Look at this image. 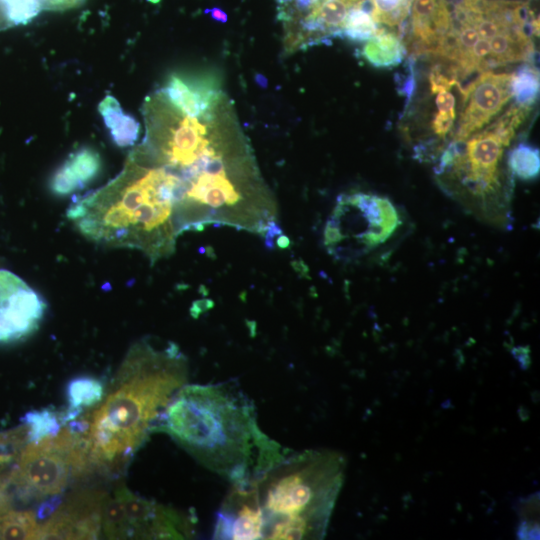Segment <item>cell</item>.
I'll return each mask as SVG.
<instances>
[{
  "instance_id": "obj_1",
  "label": "cell",
  "mask_w": 540,
  "mask_h": 540,
  "mask_svg": "<svg viewBox=\"0 0 540 540\" xmlns=\"http://www.w3.org/2000/svg\"><path fill=\"white\" fill-rule=\"evenodd\" d=\"M200 464L232 485L259 479L288 453L262 431L237 383H186L157 423Z\"/></svg>"
},
{
  "instance_id": "obj_2",
  "label": "cell",
  "mask_w": 540,
  "mask_h": 540,
  "mask_svg": "<svg viewBox=\"0 0 540 540\" xmlns=\"http://www.w3.org/2000/svg\"><path fill=\"white\" fill-rule=\"evenodd\" d=\"M180 178L135 148L120 173L76 200L67 217L94 243L142 252L151 264L171 256L180 236L175 205Z\"/></svg>"
},
{
  "instance_id": "obj_3",
  "label": "cell",
  "mask_w": 540,
  "mask_h": 540,
  "mask_svg": "<svg viewBox=\"0 0 540 540\" xmlns=\"http://www.w3.org/2000/svg\"><path fill=\"white\" fill-rule=\"evenodd\" d=\"M187 379V358L175 343L156 346L142 339L133 344L109 393L87 420L84 435L91 468L123 467L155 432Z\"/></svg>"
},
{
  "instance_id": "obj_4",
  "label": "cell",
  "mask_w": 540,
  "mask_h": 540,
  "mask_svg": "<svg viewBox=\"0 0 540 540\" xmlns=\"http://www.w3.org/2000/svg\"><path fill=\"white\" fill-rule=\"evenodd\" d=\"M346 462L334 450L289 452L255 481L264 539H322L342 488Z\"/></svg>"
},
{
  "instance_id": "obj_5",
  "label": "cell",
  "mask_w": 540,
  "mask_h": 540,
  "mask_svg": "<svg viewBox=\"0 0 540 540\" xmlns=\"http://www.w3.org/2000/svg\"><path fill=\"white\" fill-rule=\"evenodd\" d=\"M528 113L512 105L494 124L462 142H451L434 172L441 186L465 210L499 228L512 224L511 194L503 179L504 150Z\"/></svg>"
},
{
  "instance_id": "obj_6",
  "label": "cell",
  "mask_w": 540,
  "mask_h": 540,
  "mask_svg": "<svg viewBox=\"0 0 540 540\" xmlns=\"http://www.w3.org/2000/svg\"><path fill=\"white\" fill-rule=\"evenodd\" d=\"M406 225V217L389 198L373 193L342 194L328 217L323 242L329 254L350 261L384 252Z\"/></svg>"
},
{
  "instance_id": "obj_7",
  "label": "cell",
  "mask_w": 540,
  "mask_h": 540,
  "mask_svg": "<svg viewBox=\"0 0 540 540\" xmlns=\"http://www.w3.org/2000/svg\"><path fill=\"white\" fill-rule=\"evenodd\" d=\"M91 469L84 433L63 427L56 435L28 442L15 467L3 481L24 498H48L61 494L72 477Z\"/></svg>"
},
{
  "instance_id": "obj_8",
  "label": "cell",
  "mask_w": 540,
  "mask_h": 540,
  "mask_svg": "<svg viewBox=\"0 0 540 540\" xmlns=\"http://www.w3.org/2000/svg\"><path fill=\"white\" fill-rule=\"evenodd\" d=\"M114 495L120 500L126 539H185L193 535L189 516L131 492L122 486Z\"/></svg>"
},
{
  "instance_id": "obj_9",
  "label": "cell",
  "mask_w": 540,
  "mask_h": 540,
  "mask_svg": "<svg viewBox=\"0 0 540 540\" xmlns=\"http://www.w3.org/2000/svg\"><path fill=\"white\" fill-rule=\"evenodd\" d=\"M46 311L43 297L14 273L0 269V343L35 332Z\"/></svg>"
},
{
  "instance_id": "obj_10",
  "label": "cell",
  "mask_w": 540,
  "mask_h": 540,
  "mask_svg": "<svg viewBox=\"0 0 540 540\" xmlns=\"http://www.w3.org/2000/svg\"><path fill=\"white\" fill-rule=\"evenodd\" d=\"M107 495L85 489L70 495L43 524L37 539H97Z\"/></svg>"
},
{
  "instance_id": "obj_11",
  "label": "cell",
  "mask_w": 540,
  "mask_h": 540,
  "mask_svg": "<svg viewBox=\"0 0 540 540\" xmlns=\"http://www.w3.org/2000/svg\"><path fill=\"white\" fill-rule=\"evenodd\" d=\"M511 73L487 71L460 91L463 106L452 142H462L480 131L512 97Z\"/></svg>"
},
{
  "instance_id": "obj_12",
  "label": "cell",
  "mask_w": 540,
  "mask_h": 540,
  "mask_svg": "<svg viewBox=\"0 0 540 540\" xmlns=\"http://www.w3.org/2000/svg\"><path fill=\"white\" fill-rule=\"evenodd\" d=\"M265 522L255 481L234 484L215 516L214 539H264Z\"/></svg>"
},
{
  "instance_id": "obj_13",
  "label": "cell",
  "mask_w": 540,
  "mask_h": 540,
  "mask_svg": "<svg viewBox=\"0 0 540 540\" xmlns=\"http://www.w3.org/2000/svg\"><path fill=\"white\" fill-rule=\"evenodd\" d=\"M411 46L415 53H433L451 23L447 0H413Z\"/></svg>"
},
{
  "instance_id": "obj_14",
  "label": "cell",
  "mask_w": 540,
  "mask_h": 540,
  "mask_svg": "<svg viewBox=\"0 0 540 540\" xmlns=\"http://www.w3.org/2000/svg\"><path fill=\"white\" fill-rule=\"evenodd\" d=\"M160 92L181 113L196 118L205 116L219 95L212 80H189L178 75L170 76Z\"/></svg>"
},
{
  "instance_id": "obj_15",
  "label": "cell",
  "mask_w": 540,
  "mask_h": 540,
  "mask_svg": "<svg viewBox=\"0 0 540 540\" xmlns=\"http://www.w3.org/2000/svg\"><path fill=\"white\" fill-rule=\"evenodd\" d=\"M99 153L83 147L71 153L54 171L49 182L51 192L56 196H67L83 189L100 173Z\"/></svg>"
},
{
  "instance_id": "obj_16",
  "label": "cell",
  "mask_w": 540,
  "mask_h": 540,
  "mask_svg": "<svg viewBox=\"0 0 540 540\" xmlns=\"http://www.w3.org/2000/svg\"><path fill=\"white\" fill-rule=\"evenodd\" d=\"M363 0H320L301 22V34L306 37L341 35L348 13Z\"/></svg>"
},
{
  "instance_id": "obj_17",
  "label": "cell",
  "mask_w": 540,
  "mask_h": 540,
  "mask_svg": "<svg viewBox=\"0 0 540 540\" xmlns=\"http://www.w3.org/2000/svg\"><path fill=\"white\" fill-rule=\"evenodd\" d=\"M362 54L374 67L389 68L402 61L406 55V47L400 36L379 28L376 34L366 41Z\"/></svg>"
},
{
  "instance_id": "obj_18",
  "label": "cell",
  "mask_w": 540,
  "mask_h": 540,
  "mask_svg": "<svg viewBox=\"0 0 540 540\" xmlns=\"http://www.w3.org/2000/svg\"><path fill=\"white\" fill-rule=\"evenodd\" d=\"M99 111L110 131V135L118 146H131L139 137L140 124L132 116L126 114L118 101L107 96L99 105Z\"/></svg>"
},
{
  "instance_id": "obj_19",
  "label": "cell",
  "mask_w": 540,
  "mask_h": 540,
  "mask_svg": "<svg viewBox=\"0 0 540 540\" xmlns=\"http://www.w3.org/2000/svg\"><path fill=\"white\" fill-rule=\"evenodd\" d=\"M104 395V385L99 379L81 376L70 380L67 385L68 410L64 414V422L77 418L84 408L99 404Z\"/></svg>"
},
{
  "instance_id": "obj_20",
  "label": "cell",
  "mask_w": 540,
  "mask_h": 540,
  "mask_svg": "<svg viewBox=\"0 0 540 540\" xmlns=\"http://www.w3.org/2000/svg\"><path fill=\"white\" fill-rule=\"evenodd\" d=\"M506 164L514 177L524 181L533 180L540 172L539 149L521 142L509 151Z\"/></svg>"
},
{
  "instance_id": "obj_21",
  "label": "cell",
  "mask_w": 540,
  "mask_h": 540,
  "mask_svg": "<svg viewBox=\"0 0 540 540\" xmlns=\"http://www.w3.org/2000/svg\"><path fill=\"white\" fill-rule=\"evenodd\" d=\"M37 520L32 511L9 510L0 517V539H37Z\"/></svg>"
},
{
  "instance_id": "obj_22",
  "label": "cell",
  "mask_w": 540,
  "mask_h": 540,
  "mask_svg": "<svg viewBox=\"0 0 540 540\" xmlns=\"http://www.w3.org/2000/svg\"><path fill=\"white\" fill-rule=\"evenodd\" d=\"M21 421L28 427V442H36L48 436L56 435L64 424V414L43 408L27 412Z\"/></svg>"
},
{
  "instance_id": "obj_23",
  "label": "cell",
  "mask_w": 540,
  "mask_h": 540,
  "mask_svg": "<svg viewBox=\"0 0 540 540\" xmlns=\"http://www.w3.org/2000/svg\"><path fill=\"white\" fill-rule=\"evenodd\" d=\"M539 72L530 64L512 73L511 93L515 104L532 108L539 94Z\"/></svg>"
},
{
  "instance_id": "obj_24",
  "label": "cell",
  "mask_w": 540,
  "mask_h": 540,
  "mask_svg": "<svg viewBox=\"0 0 540 540\" xmlns=\"http://www.w3.org/2000/svg\"><path fill=\"white\" fill-rule=\"evenodd\" d=\"M371 17L377 24L400 26L409 16L413 0H369Z\"/></svg>"
},
{
  "instance_id": "obj_25",
  "label": "cell",
  "mask_w": 540,
  "mask_h": 540,
  "mask_svg": "<svg viewBox=\"0 0 540 540\" xmlns=\"http://www.w3.org/2000/svg\"><path fill=\"white\" fill-rule=\"evenodd\" d=\"M379 28L370 13L359 5L348 13L341 35L355 42H363L372 38Z\"/></svg>"
},
{
  "instance_id": "obj_26",
  "label": "cell",
  "mask_w": 540,
  "mask_h": 540,
  "mask_svg": "<svg viewBox=\"0 0 540 540\" xmlns=\"http://www.w3.org/2000/svg\"><path fill=\"white\" fill-rule=\"evenodd\" d=\"M437 113L432 120V130L440 138H445L453 127L456 118L455 97L448 90L436 96Z\"/></svg>"
},
{
  "instance_id": "obj_27",
  "label": "cell",
  "mask_w": 540,
  "mask_h": 540,
  "mask_svg": "<svg viewBox=\"0 0 540 540\" xmlns=\"http://www.w3.org/2000/svg\"><path fill=\"white\" fill-rule=\"evenodd\" d=\"M62 499L59 495L51 496L39 505L36 516L38 520H46L60 505Z\"/></svg>"
},
{
  "instance_id": "obj_28",
  "label": "cell",
  "mask_w": 540,
  "mask_h": 540,
  "mask_svg": "<svg viewBox=\"0 0 540 540\" xmlns=\"http://www.w3.org/2000/svg\"><path fill=\"white\" fill-rule=\"evenodd\" d=\"M16 438V430L0 432V456L9 448Z\"/></svg>"
},
{
  "instance_id": "obj_29",
  "label": "cell",
  "mask_w": 540,
  "mask_h": 540,
  "mask_svg": "<svg viewBox=\"0 0 540 540\" xmlns=\"http://www.w3.org/2000/svg\"><path fill=\"white\" fill-rule=\"evenodd\" d=\"M205 13L209 14L213 20L220 23H226L228 21V15L218 7L206 9Z\"/></svg>"
},
{
  "instance_id": "obj_30",
  "label": "cell",
  "mask_w": 540,
  "mask_h": 540,
  "mask_svg": "<svg viewBox=\"0 0 540 540\" xmlns=\"http://www.w3.org/2000/svg\"><path fill=\"white\" fill-rule=\"evenodd\" d=\"M194 306L197 307L196 311L199 314L201 310L205 311L212 308L214 306V302L210 299H202V300L196 301V303H194Z\"/></svg>"
},
{
  "instance_id": "obj_31",
  "label": "cell",
  "mask_w": 540,
  "mask_h": 540,
  "mask_svg": "<svg viewBox=\"0 0 540 540\" xmlns=\"http://www.w3.org/2000/svg\"><path fill=\"white\" fill-rule=\"evenodd\" d=\"M276 245L280 249L288 248L290 245V240L287 236L280 234L276 237Z\"/></svg>"
},
{
  "instance_id": "obj_32",
  "label": "cell",
  "mask_w": 540,
  "mask_h": 540,
  "mask_svg": "<svg viewBox=\"0 0 540 540\" xmlns=\"http://www.w3.org/2000/svg\"><path fill=\"white\" fill-rule=\"evenodd\" d=\"M254 80L259 87L263 89H266L268 87V79L263 74L255 73Z\"/></svg>"
}]
</instances>
